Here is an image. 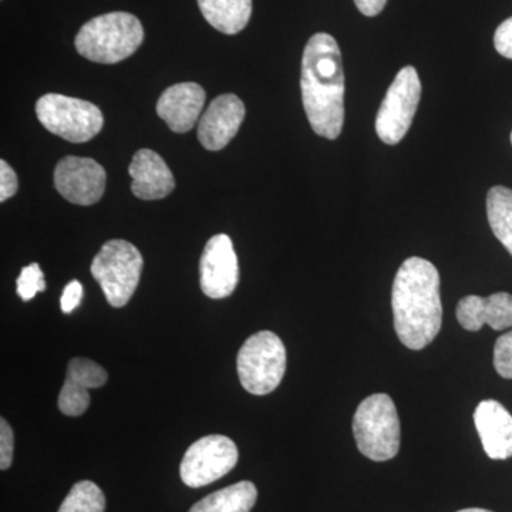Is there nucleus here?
<instances>
[{
  "label": "nucleus",
  "instance_id": "f257e3e1",
  "mask_svg": "<svg viewBox=\"0 0 512 512\" xmlns=\"http://www.w3.org/2000/svg\"><path fill=\"white\" fill-rule=\"evenodd\" d=\"M301 89L312 130L336 140L345 123V73L338 42L328 33H316L305 47Z\"/></svg>",
  "mask_w": 512,
  "mask_h": 512
},
{
  "label": "nucleus",
  "instance_id": "f03ea898",
  "mask_svg": "<svg viewBox=\"0 0 512 512\" xmlns=\"http://www.w3.org/2000/svg\"><path fill=\"white\" fill-rule=\"evenodd\" d=\"M392 306L397 338L406 348L421 350L439 335L443 323L440 274L427 259H406L393 282Z\"/></svg>",
  "mask_w": 512,
  "mask_h": 512
},
{
  "label": "nucleus",
  "instance_id": "7ed1b4c3",
  "mask_svg": "<svg viewBox=\"0 0 512 512\" xmlns=\"http://www.w3.org/2000/svg\"><path fill=\"white\" fill-rule=\"evenodd\" d=\"M144 29L136 16L111 12L97 16L77 33V52L90 62L114 64L134 55L143 45Z\"/></svg>",
  "mask_w": 512,
  "mask_h": 512
},
{
  "label": "nucleus",
  "instance_id": "20e7f679",
  "mask_svg": "<svg viewBox=\"0 0 512 512\" xmlns=\"http://www.w3.org/2000/svg\"><path fill=\"white\" fill-rule=\"evenodd\" d=\"M399 414L390 396L372 394L357 407L353 417V434L360 453L373 461H387L400 448Z\"/></svg>",
  "mask_w": 512,
  "mask_h": 512
},
{
  "label": "nucleus",
  "instance_id": "39448f33",
  "mask_svg": "<svg viewBox=\"0 0 512 512\" xmlns=\"http://www.w3.org/2000/svg\"><path fill=\"white\" fill-rule=\"evenodd\" d=\"M143 266V256L131 242L111 239L94 256L90 271L106 301L113 308H123L140 284Z\"/></svg>",
  "mask_w": 512,
  "mask_h": 512
},
{
  "label": "nucleus",
  "instance_id": "423d86ee",
  "mask_svg": "<svg viewBox=\"0 0 512 512\" xmlns=\"http://www.w3.org/2000/svg\"><path fill=\"white\" fill-rule=\"evenodd\" d=\"M237 370L239 382L248 393L265 396L274 392L286 372L284 342L269 330L255 333L239 349Z\"/></svg>",
  "mask_w": 512,
  "mask_h": 512
},
{
  "label": "nucleus",
  "instance_id": "0eeeda50",
  "mask_svg": "<svg viewBox=\"0 0 512 512\" xmlns=\"http://www.w3.org/2000/svg\"><path fill=\"white\" fill-rule=\"evenodd\" d=\"M37 119L55 136L70 143H86L100 133L104 117L99 107L63 94H45L36 104Z\"/></svg>",
  "mask_w": 512,
  "mask_h": 512
},
{
  "label": "nucleus",
  "instance_id": "6e6552de",
  "mask_svg": "<svg viewBox=\"0 0 512 512\" xmlns=\"http://www.w3.org/2000/svg\"><path fill=\"white\" fill-rule=\"evenodd\" d=\"M421 97L419 74L413 66L397 73L376 117V133L384 144L400 143L412 126Z\"/></svg>",
  "mask_w": 512,
  "mask_h": 512
},
{
  "label": "nucleus",
  "instance_id": "1a4fd4ad",
  "mask_svg": "<svg viewBox=\"0 0 512 512\" xmlns=\"http://www.w3.org/2000/svg\"><path fill=\"white\" fill-rule=\"evenodd\" d=\"M237 463V444L222 434H211L188 448L181 461V480L191 488L205 487L227 476Z\"/></svg>",
  "mask_w": 512,
  "mask_h": 512
},
{
  "label": "nucleus",
  "instance_id": "9d476101",
  "mask_svg": "<svg viewBox=\"0 0 512 512\" xmlns=\"http://www.w3.org/2000/svg\"><path fill=\"white\" fill-rule=\"evenodd\" d=\"M106 184V170L93 158L69 156L56 165V190L72 204H96L103 197Z\"/></svg>",
  "mask_w": 512,
  "mask_h": 512
},
{
  "label": "nucleus",
  "instance_id": "9b49d317",
  "mask_svg": "<svg viewBox=\"0 0 512 512\" xmlns=\"http://www.w3.org/2000/svg\"><path fill=\"white\" fill-rule=\"evenodd\" d=\"M238 281L239 266L234 244L228 235H215L207 242L201 256L202 292L211 299L228 298L237 289Z\"/></svg>",
  "mask_w": 512,
  "mask_h": 512
},
{
  "label": "nucleus",
  "instance_id": "f8f14e48",
  "mask_svg": "<svg viewBox=\"0 0 512 512\" xmlns=\"http://www.w3.org/2000/svg\"><path fill=\"white\" fill-rule=\"evenodd\" d=\"M245 119V106L235 94H222L211 101L198 123V140L210 151H220L237 136Z\"/></svg>",
  "mask_w": 512,
  "mask_h": 512
},
{
  "label": "nucleus",
  "instance_id": "ddd939ff",
  "mask_svg": "<svg viewBox=\"0 0 512 512\" xmlns=\"http://www.w3.org/2000/svg\"><path fill=\"white\" fill-rule=\"evenodd\" d=\"M109 379L106 370L84 357H74L67 366L66 382L59 396V409L64 416L77 417L90 406L89 389H99Z\"/></svg>",
  "mask_w": 512,
  "mask_h": 512
},
{
  "label": "nucleus",
  "instance_id": "4468645a",
  "mask_svg": "<svg viewBox=\"0 0 512 512\" xmlns=\"http://www.w3.org/2000/svg\"><path fill=\"white\" fill-rule=\"evenodd\" d=\"M205 99L207 94L200 84H174L158 99L157 114L174 133H188L200 120Z\"/></svg>",
  "mask_w": 512,
  "mask_h": 512
},
{
  "label": "nucleus",
  "instance_id": "2eb2a0df",
  "mask_svg": "<svg viewBox=\"0 0 512 512\" xmlns=\"http://www.w3.org/2000/svg\"><path fill=\"white\" fill-rule=\"evenodd\" d=\"M128 174L133 178L131 191L140 200H163L174 191L175 180L170 168L160 154L148 148L134 154Z\"/></svg>",
  "mask_w": 512,
  "mask_h": 512
},
{
  "label": "nucleus",
  "instance_id": "dca6fc26",
  "mask_svg": "<svg viewBox=\"0 0 512 512\" xmlns=\"http://www.w3.org/2000/svg\"><path fill=\"white\" fill-rule=\"evenodd\" d=\"M457 320L464 329L478 332L484 325L494 330L512 328V295L493 293L488 298L470 295L457 305Z\"/></svg>",
  "mask_w": 512,
  "mask_h": 512
},
{
  "label": "nucleus",
  "instance_id": "f3484780",
  "mask_svg": "<svg viewBox=\"0 0 512 512\" xmlns=\"http://www.w3.org/2000/svg\"><path fill=\"white\" fill-rule=\"evenodd\" d=\"M474 423L488 457L493 460L512 457V416L503 404L484 400L474 412Z\"/></svg>",
  "mask_w": 512,
  "mask_h": 512
},
{
  "label": "nucleus",
  "instance_id": "a211bd4d",
  "mask_svg": "<svg viewBox=\"0 0 512 512\" xmlns=\"http://www.w3.org/2000/svg\"><path fill=\"white\" fill-rule=\"evenodd\" d=\"M205 20L225 35H237L247 28L252 0H198Z\"/></svg>",
  "mask_w": 512,
  "mask_h": 512
},
{
  "label": "nucleus",
  "instance_id": "6ab92c4d",
  "mask_svg": "<svg viewBox=\"0 0 512 512\" xmlns=\"http://www.w3.org/2000/svg\"><path fill=\"white\" fill-rule=\"evenodd\" d=\"M258 500V490L251 481H239L215 491L192 505L188 512H251Z\"/></svg>",
  "mask_w": 512,
  "mask_h": 512
},
{
  "label": "nucleus",
  "instance_id": "aec40b11",
  "mask_svg": "<svg viewBox=\"0 0 512 512\" xmlns=\"http://www.w3.org/2000/svg\"><path fill=\"white\" fill-rule=\"evenodd\" d=\"M487 215L495 237L512 255V190L510 188L497 185L488 191Z\"/></svg>",
  "mask_w": 512,
  "mask_h": 512
},
{
  "label": "nucleus",
  "instance_id": "412c9836",
  "mask_svg": "<svg viewBox=\"0 0 512 512\" xmlns=\"http://www.w3.org/2000/svg\"><path fill=\"white\" fill-rule=\"evenodd\" d=\"M104 511H106V497L99 485L89 480L74 484L59 508V512Z\"/></svg>",
  "mask_w": 512,
  "mask_h": 512
},
{
  "label": "nucleus",
  "instance_id": "4be33fe9",
  "mask_svg": "<svg viewBox=\"0 0 512 512\" xmlns=\"http://www.w3.org/2000/svg\"><path fill=\"white\" fill-rule=\"evenodd\" d=\"M18 293L22 301L29 302L39 292L46 291L45 275L37 264L25 266L18 278Z\"/></svg>",
  "mask_w": 512,
  "mask_h": 512
},
{
  "label": "nucleus",
  "instance_id": "5701e85b",
  "mask_svg": "<svg viewBox=\"0 0 512 512\" xmlns=\"http://www.w3.org/2000/svg\"><path fill=\"white\" fill-rule=\"evenodd\" d=\"M494 367L504 379H512V330L497 339L494 346Z\"/></svg>",
  "mask_w": 512,
  "mask_h": 512
},
{
  "label": "nucleus",
  "instance_id": "b1692460",
  "mask_svg": "<svg viewBox=\"0 0 512 512\" xmlns=\"http://www.w3.org/2000/svg\"><path fill=\"white\" fill-rule=\"evenodd\" d=\"M15 451V436L12 427L5 419L0 420V470H8L12 466Z\"/></svg>",
  "mask_w": 512,
  "mask_h": 512
},
{
  "label": "nucleus",
  "instance_id": "393cba45",
  "mask_svg": "<svg viewBox=\"0 0 512 512\" xmlns=\"http://www.w3.org/2000/svg\"><path fill=\"white\" fill-rule=\"evenodd\" d=\"M18 175L5 160L0 161V202H5L18 192Z\"/></svg>",
  "mask_w": 512,
  "mask_h": 512
},
{
  "label": "nucleus",
  "instance_id": "a878e982",
  "mask_svg": "<svg viewBox=\"0 0 512 512\" xmlns=\"http://www.w3.org/2000/svg\"><path fill=\"white\" fill-rule=\"evenodd\" d=\"M494 46L501 56L512 60V18L505 20L495 30Z\"/></svg>",
  "mask_w": 512,
  "mask_h": 512
},
{
  "label": "nucleus",
  "instance_id": "bb28decb",
  "mask_svg": "<svg viewBox=\"0 0 512 512\" xmlns=\"http://www.w3.org/2000/svg\"><path fill=\"white\" fill-rule=\"evenodd\" d=\"M83 299V286L79 281H72L64 288L60 306L64 313H72Z\"/></svg>",
  "mask_w": 512,
  "mask_h": 512
},
{
  "label": "nucleus",
  "instance_id": "cd10ccee",
  "mask_svg": "<svg viewBox=\"0 0 512 512\" xmlns=\"http://www.w3.org/2000/svg\"><path fill=\"white\" fill-rule=\"evenodd\" d=\"M387 0H355L356 8L369 18L379 15L386 6Z\"/></svg>",
  "mask_w": 512,
  "mask_h": 512
},
{
  "label": "nucleus",
  "instance_id": "c85d7f7f",
  "mask_svg": "<svg viewBox=\"0 0 512 512\" xmlns=\"http://www.w3.org/2000/svg\"><path fill=\"white\" fill-rule=\"evenodd\" d=\"M458 512H493V511L483 510V508H467V510H461Z\"/></svg>",
  "mask_w": 512,
  "mask_h": 512
},
{
  "label": "nucleus",
  "instance_id": "c756f323",
  "mask_svg": "<svg viewBox=\"0 0 512 512\" xmlns=\"http://www.w3.org/2000/svg\"><path fill=\"white\" fill-rule=\"evenodd\" d=\"M511 143H512V133H511Z\"/></svg>",
  "mask_w": 512,
  "mask_h": 512
}]
</instances>
